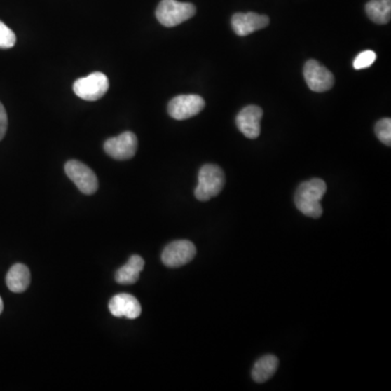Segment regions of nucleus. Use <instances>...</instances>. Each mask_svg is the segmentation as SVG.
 I'll list each match as a JSON object with an SVG mask.
<instances>
[{"label":"nucleus","instance_id":"nucleus-1","mask_svg":"<svg viewBox=\"0 0 391 391\" xmlns=\"http://www.w3.org/2000/svg\"><path fill=\"white\" fill-rule=\"evenodd\" d=\"M327 191L325 181L321 179H312L300 184L295 195L298 210L306 217L319 219L323 214L321 199Z\"/></svg>","mask_w":391,"mask_h":391},{"label":"nucleus","instance_id":"nucleus-2","mask_svg":"<svg viewBox=\"0 0 391 391\" xmlns=\"http://www.w3.org/2000/svg\"><path fill=\"white\" fill-rule=\"evenodd\" d=\"M225 174L220 167L205 165L198 174V185L195 189L196 198L208 201L217 197L224 188Z\"/></svg>","mask_w":391,"mask_h":391},{"label":"nucleus","instance_id":"nucleus-3","mask_svg":"<svg viewBox=\"0 0 391 391\" xmlns=\"http://www.w3.org/2000/svg\"><path fill=\"white\" fill-rule=\"evenodd\" d=\"M196 15V7L191 3L177 0H161L156 10V17L163 27H173L181 25Z\"/></svg>","mask_w":391,"mask_h":391},{"label":"nucleus","instance_id":"nucleus-4","mask_svg":"<svg viewBox=\"0 0 391 391\" xmlns=\"http://www.w3.org/2000/svg\"><path fill=\"white\" fill-rule=\"evenodd\" d=\"M109 90V80L102 72H95L86 78H78L73 85L75 95L88 102L98 100Z\"/></svg>","mask_w":391,"mask_h":391},{"label":"nucleus","instance_id":"nucleus-5","mask_svg":"<svg viewBox=\"0 0 391 391\" xmlns=\"http://www.w3.org/2000/svg\"><path fill=\"white\" fill-rule=\"evenodd\" d=\"M65 173L85 195H92L98 189V179L90 167L82 162L70 160L65 163Z\"/></svg>","mask_w":391,"mask_h":391},{"label":"nucleus","instance_id":"nucleus-6","mask_svg":"<svg viewBox=\"0 0 391 391\" xmlns=\"http://www.w3.org/2000/svg\"><path fill=\"white\" fill-rule=\"evenodd\" d=\"M303 76L312 92H327L331 90L335 84L333 73L320 64L317 60L307 61L304 64Z\"/></svg>","mask_w":391,"mask_h":391},{"label":"nucleus","instance_id":"nucleus-7","mask_svg":"<svg viewBox=\"0 0 391 391\" xmlns=\"http://www.w3.org/2000/svg\"><path fill=\"white\" fill-rule=\"evenodd\" d=\"M205 102L198 95H181L174 97L167 107V112L175 120H186L203 111Z\"/></svg>","mask_w":391,"mask_h":391},{"label":"nucleus","instance_id":"nucleus-8","mask_svg":"<svg viewBox=\"0 0 391 391\" xmlns=\"http://www.w3.org/2000/svg\"><path fill=\"white\" fill-rule=\"evenodd\" d=\"M195 245L189 240H177L165 247L162 252V262L167 268H181L195 258Z\"/></svg>","mask_w":391,"mask_h":391},{"label":"nucleus","instance_id":"nucleus-9","mask_svg":"<svg viewBox=\"0 0 391 391\" xmlns=\"http://www.w3.org/2000/svg\"><path fill=\"white\" fill-rule=\"evenodd\" d=\"M138 140L132 132H124L116 137L109 138L104 143L107 155L116 160H128L137 151Z\"/></svg>","mask_w":391,"mask_h":391},{"label":"nucleus","instance_id":"nucleus-10","mask_svg":"<svg viewBox=\"0 0 391 391\" xmlns=\"http://www.w3.org/2000/svg\"><path fill=\"white\" fill-rule=\"evenodd\" d=\"M263 110L258 106H247L236 118L238 130L249 139H256L261 133V118Z\"/></svg>","mask_w":391,"mask_h":391},{"label":"nucleus","instance_id":"nucleus-11","mask_svg":"<svg viewBox=\"0 0 391 391\" xmlns=\"http://www.w3.org/2000/svg\"><path fill=\"white\" fill-rule=\"evenodd\" d=\"M270 25L268 15L256 13H235L232 18V27L238 36H248L259 29H264Z\"/></svg>","mask_w":391,"mask_h":391},{"label":"nucleus","instance_id":"nucleus-12","mask_svg":"<svg viewBox=\"0 0 391 391\" xmlns=\"http://www.w3.org/2000/svg\"><path fill=\"white\" fill-rule=\"evenodd\" d=\"M109 310L116 317L135 320L142 314V306L134 296L120 294L109 302Z\"/></svg>","mask_w":391,"mask_h":391},{"label":"nucleus","instance_id":"nucleus-13","mask_svg":"<svg viewBox=\"0 0 391 391\" xmlns=\"http://www.w3.org/2000/svg\"><path fill=\"white\" fill-rule=\"evenodd\" d=\"M144 268H145L144 259L139 256H132L125 266L116 270V280L121 285L135 284Z\"/></svg>","mask_w":391,"mask_h":391},{"label":"nucleus","instance_id":"nucleus-14","mask_svg":"<svg viewBox=\"0 0 391 391\" xmlns=\"http://www.w3.org/2000/svg\"><path fill=\"white\" fill-rule=\"evenodd\" d=\"M31 282V273L29 268L25 264L17 263L10 268L6 276V284L8 288L15 294L25 291Z\"/></svg>","mask_w":391,"mask_h":391},{"label":"nucleus","instance_id":"nucleus-15","mask_svg":"<svg viewBox=\"0 0 391 391\" xmlns=\"http://www.w3.org/2000/svg\"><path fill=\"white\" fill-rule=\"evenodd\" d=\"M278 367V359L275 355H264L256 361L252 369V378L254 382L266 383L275 374Z\"/></svg>","mask_w":391,"mask_h":391},{"label":"nucleus","instance_id":"nucleus-16","mask_svg":"<svg viewBox=\"0 0 391 391\" xmlns=\"http://www.w3.org/2000/svg\"><path fill=\"white\" fill-rule=\"evenodd\" d=\"M365 10L367 17L376 25H387L390 22L391 0H369Z\"/></svg>","mask_w":391,"mask_h":391},{"label":"nucleus","instance_id":"nucleus-17","mask_svg":"<svg viewBox=\"0 0 391 391\" xmlns=\"http://www.w3.org/2000/svg\"><path fill=\"white\" fill-rule=\"evenodd\" d=\"M375 133L385 145H391V120L389 118H382L379 120L375 126Z\"/></svg>","mask_w":391,"mask_h":391},{"label":"nucleus","instance_id":"nucleus-18","mask_svg":"<svg viewBox=\"0 0 391 391\" xmlns=\"http://www.w3.org/2000/svg\"><path fill=\"white\" fill-rule=\"evenodd\" d=\"M376 53L372 50H365L357 55V58L353 61V68L355 70H363V69L372 67L373 63L376 61Z\"/></svg>","mask_w":391,"mask_h":391},{"label":"nucleus","instance_id":"nucleus-19","mask_svg":"<svg viewBox=\"0 0 391 391\" xmlns=\"http://www.w3.org/2000/svg\"><path fill=\"white\" fill-rule=\"evenodd\" d=\"M17 41L15 33L13 29H9L4 22L0 21V48H13Z\"/></svg>","mask_w":391,"mask_h":391},{"label":"nucleus","instance_id":"nucleus-20","mask_svg":"<svg viewBox=\"0 0 391 391\" xmlns=\"http://www.w3.org/2000/svg\"><path fill=\"white\" fill-rule=\"evenodd\" d=\"M8 128V116L5 107L0 102V140L5 137Z\"/></svg>","mask_w":391,"mask_h":391},{"label":"nucleus","instance_id":"nucleus-21","mask_svg":"<svg viewBox=\"0 0 391 391\" xmlns=\"http://www.w3.org/2000/svg\"><path fill=\"white\" fill-rule=\"evenodd\" d=\"M4 311V302L1 297H0V314L3 313Z\"/></svg>","mask_w":391,"mask_h":391}]
</instances>
